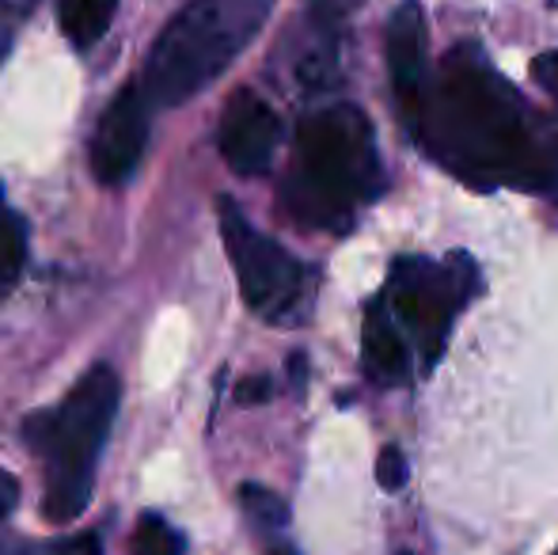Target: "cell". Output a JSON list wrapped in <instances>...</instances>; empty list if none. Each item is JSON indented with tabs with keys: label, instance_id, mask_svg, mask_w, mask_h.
Returning <instances> with one entry per match:
<instances>
[{
	"label": "cell",
	"instance_id": "ac0fdd59",
	"mask_svg": "<svg viewBox=\"0 0 558 555\" xmlns=\"http://www.w3.org/2000/svg\"><path fill=\"white\" fill-rule=\"evenodd\" d=\"M361 4H365V0H312V15L327 27V23H338L350 12H357Z\"/></svg>",
	"mask_w": 558,
	"mask_h": 555
},
{
	"label": "cell",
	"instance_id": "277c9868",
	"mask_svg": "<svg viewBox=\"0 0 558 555\" xmlns=\"http://www.w3.org/2000/svg\"><path fill=\"white\" fill-rule=\"evenodd\" d=\"M270 12L274 0H191L141 69L137 88L148 107H179L209 88L255 43Z\"/></svg>",
	"mask_w": 558,
	"mask_h": 555
},
{
	"label": "cell",
	"instance_id": "30bf717a",
	"mask_svg": "<svg viewBox=\"0 0 558 555\" xmlns=\"http://www.w3.org/2000/svg\"><path fill=\"white\" fill-rule=\"evenodd\" d=\"M361 362L365 373L384 388H396L411 373V347H407L403 331L391 319L388 304L373 301L365 312V331H361Z\"/></svg>",
	"mask_w": 558,
	"mask_h": 555
},
{
	"label": "cell",
	"instance_id": "2e32d148",
	"mask_svg": "<svg viewBox=\"0 0 558 555\" xmlns=\"http://www.w3.org/2000/svg\"><path fill=\"white\" fill-rule=\"evenodd\" d=\"M274 396V381L270 377H247L235 385V403H243V408H251V403H266Z\"/></svg>",
	"mask_w": 558,
	"mask_h": 555
},
{
	"label": "cell",
	"instance_id": "ffe728a7",
	"mask_svg": "<svg viewBox=\"0 0 558 555\" xmlns=\"http://www.w3.org/2000/svg\"><path fill=\"white\" fill-rule=\"evenodd\" d=\"M15 503H20V483H15V475L8 468H0V521L15 510Z\"/></svg>",
	"mask_w": 558,
	"mask_h": 555
},
{
	"label": "cell",
	"instance_id": "6da1fadb",
	"mask_svg": "<svg viewBox=\"0 0 558 555\" xmlns=\"http://www.w3.org/2000/svg\"><path fill=\"white\" fill-rule=\"evenodd\" d=\"M411 137L445 171L483 191H539L558 176V126H536L521 92L475 46H456L441 61Z\"/></svg>",
	"mask_w": 558,
	"mask_h": 555
},
{
	"label": "cell",
	"instance_id": "9c48e42d",
	"mask_svg": "<svg viewBox=\"0 0 558 555\" xmlns=\"http://www.w3.org/2000/svg\"><path fill=\"white\" fill-rule=\"evenodd\" d=\"M388 73L399 114L414 134L426 104V12L418 0H403L388 20Z\"/></svg>",
	"mask_w": 558,
	"mask_h": 555
},
{
	"label": "cell",
	"instance_id": "e0dca14e",
	"mask_svg": "<svg viewBox=\"0 0 558 555\" xmlns=\"http://www.w3.org/2000/svg\"><path fill=\"white\" fill-rule=\"evenodd\" d=\"M532 81H536L539 88L551 92V96H558V46L532 61Z\"/></svg>",
	"mask_w": 558,
	"mask_h": 555
},
{
	"label": "cell",
	"instance_id": "7402d4cb",
	"mask_svg": "<svg viewBox=\"0 0 558 555\" xmlns=\"http://www.w3.org/2000/svg\"><path fill=\"white\" fill-rule=\"evenodd\" d=\"M555 555H558V552H555Z\"/></svg>",
	"mask_w": 558,
	"mask_h": 555
},
{
	"label": "cell",
	"instance_id": "7c38bea8",
	"mask_svg": "<svg viewBox=\"0 0 558 555\" xmlns=\"http://www.w3.org/2000/svg\"><path fill=\"white\" fill-rule=\"evenodd\" d=\"M118 0H61V31L76 50H92L107 35Z\"/></svg>",
	"mask_w": 558,
	"mask_h": 555
},
{
	"label": "cell",
	"instance_id": "8fae6325",
	"mask_svg": "<svg viewBox=\"0 0 558 555\" xmlns=\"http://www.w3.org/2000/svg\"><path fill=\"white\" fill-rule=\"evenodd\" d=\"M240 506L247 514V521L258 529V536L266 541L270 555H296L289 548L286 529H289V506L281 495H274L270 487H258V483H243L240 487Z\"/></svg>",
	"mask_w": 558,
	"mask_h": 555
},
{
	"label": "cell",
	"instance_id": "4fadbf2b",
	"mask_svg": "<svg viewBox=\"0 0 558 555\" xmlns=\"http://www.w3.org/2000/svg\"><path fill=\"white\" fill-rule=\"evenodd\" d=\"M23 267H27V225L15 217L0 191V297L12 293Z\"/></svg>",
	"mask_w": 558,
	"mask_h": 555
},
{
	"label": "cell",
	"instance_id": "7a4b0ae2",
	"mask_svg": "<svg viewBox=\"0 0 558 555\" xmlns=\"http://www.w3.org/2000/svg\"><path fill=\"white\" fill-rule=\"evenodd\" d=\"M380 186L376 134L361 107L335 104L301 122L293 171L281 186V202L293 221L345 232L353 225V209L373 202Z\"/></svg>",
	"mask_w": 558,
	"mask_h": 555
},
{
	"label": "cell",
	"instance_id": "9a60e30c",
	"mask_svg": "<svg viewBox=\"0 0 558 555\" xmlns=\"http://www.w3.org/2000/svg\"><path fill=\"white\" fill-rule=\"evenodd\" d=\"M376 480H380L384 491H403L407 480H411V464H407L403 449L399 445H384L380 457H376Z\"/></svg>",
	"mask_w": 558,
	"mask_h": 555
},
{
	"label": "cell",
	"instance_id": "5bb4252c",
	"mask_svg": "<svg viewBox=\"0 0 558 555\" xmlns=\"http://www.w3.org/2000/svg\"><path fill=\"white\" fill-rule=\"evenodd\" d=\"M133 555H183V536L156 514H145L133 533Z\"/></svg>",
	"mask_w": 558,
	"mask_h": 555
},
{
	"label": "cell",
	"instance_id": "ba28073f",
	"mask_svg": "<svg viewBox=\"0 0 558 555\" xmlns=\"http://www.w3.org/2000/svg\"><path fill=\"white\" fill-rule=\"evenodd\" d=\"M281 137V119L274 114V107L266 104L258 92L240 88L225 107L221 119V156L228 168L240 171V176H266L274 164V148Z\"/></svg>",
	"mask_w": 558,
	"mask_h": 555
},
{
	"label": "cell",
	"instance_id": "8992f818",
	"mask_svg": "<svg viewBox=\"0 0 558 555\" xmlns=\"http://www.w3.org/2000/svg\"><path fill=\"white\" fill-rule=\"evenodd\" d=\"M221 240L225 252L232 260L235 281H240V293L247 301V309L255 316L281 324V319H293L296 309L304 301V289H308V270L296 260L293 252L270 240L266 232H258L247 217L240 214L232 198H221Z\"/></svg>",
	"mask_w": 558,
	"mask_h": 555
},
{
	"label": "cell",
	"instance_id": "44dd1931",
	"mask_svg": "<svg viewBox=\"0 0 558 555\" xmlns=\"http://www.w3.org/2000/svg\"><path fill=\"white\" fill-rule=\"evenodd\" d=\"M289 373H293V385L296 393L304 388V354H293V365H289Z\"/></svg>",
	"mask_w": 558,
	"mask_h": 555
},
{
	"label": "cell",
	"instance_id": "5b68a950",
	"mask_svg": "<svg viewBox=\"0 0 558 555\" xmlns=\"http://www.w3.org/2000/svg\"><path fill=\"white\" fill-rule=\"evenodd\" d=\"M475 281V263L463 252H452L445 263L407 255V260H396V267H391L388 289H384L380 301L388 304L399 331H407L418 342L426 370L441 358L448 327H452L456 312L468 304Z\"/></svg>",
	"mask_w": 558,
	"mask_h": 555
},
{
	"label": "cell",
	"instance_id": "3957f363",
	"mask_svg": "<svg viewBox=\"0 0 558 555\" xmlns=\"http://www.w3.org/2000/svg\"><path fill=\"white\" fill-rule=\"evenodd\" d=\"M118 400H122V381L111 365L99 362L76 381L58 408L23 422V437L43 460V514L53 526L81 518L84 506L92 503L96 468L111 437Z\"/></svg>",
	"mask_w": 558,
	"mask_h": 555
},
{
	"label": "cell",
	"instance_id": "52a82bcc",
	"mask_svg": "<svg viewBox=\"0 0 558 555\" xmlns=\"http://www.w3.org/2000/svg\"><path fill=\"white\" fill-rule=\"evenodd\" d=\"M148 99L141 96L137 84L114 96V104L104 111L92 137V171L99 183L118 186L137 171L141 156L148 148Z\"/></svg>",
	"mask_w": 558,
	"mask_h": 555
},
{
	"label": "cell",
	"instance_id": "d6986e66",
	"mask_svg": "<svg viewBox=\"0 0 558 555\" xmlns=\"http://www.w3.org/2000/svg\"><path fill=\"white\" fill-rule=\"evenodd\" d=\"M53 555H104V541H99V533H76L61 541Z\"/></svg>",
	"mask_w": 558,
	"mask_h": 555
}]
</instances>
